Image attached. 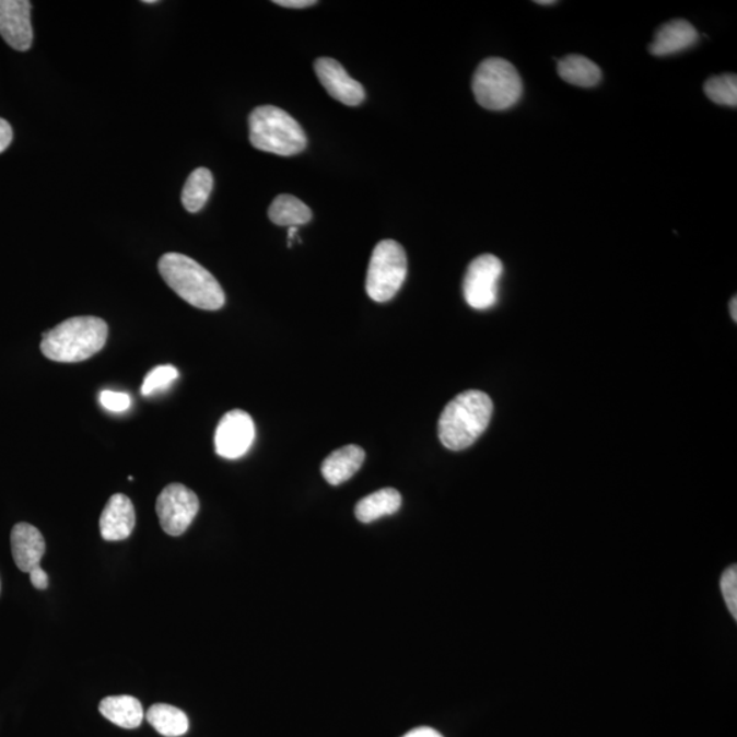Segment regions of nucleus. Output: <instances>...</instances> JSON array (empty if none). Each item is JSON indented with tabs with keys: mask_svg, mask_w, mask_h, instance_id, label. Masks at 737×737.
<instances>
[{
	"mask_svg": "<svg viewBox=\"0 0 737 737\" xmlns=\"http://www.w3.org/2000/svg\"><path fill=\"white\" fill-rule=\"evenodd\" d=\"M558 70L561 79L581 87L596 86L603 79V71L593 60L582 55H569L560 60Z\"/></svg>",
	"mask_w": 737,
	"mask_h": 737,
	"instance_id": "nucleus-19",
	"label": "nucleus"
},
{
	"mask_svg": "<svg viewBox=\"0 0 737 737\" xmlns=\"http://www.w3.org/2000/svg\"><path fill=\"white\" fill-rule=\"evenodd\" d=\"M178 377L179 372L177 367L173 365L156 366L147 374L144 383H142L141 394L151 396L159 393V390L167 389Z\"/></svg>",
	"mask_w": 737,
	"mask_h": 737,
	"instance_id": "nucleus-23",
	"label": "nucleus"
},
{
	"mask_svg": "<svg viewBox=\"0 0 737 737\" xmlns=\"http://www.w3.org/2000/svg\"><path fill=\"white\" fill-rule=\"evenodd\" d=\"M317 79L331 95L346 106H360L365 101V87L361 82L351 79L348 70L332 58H318L315 62Z\"/></svg>",
	"mask_w": 737,
	"mask_h": 737,
	"instance_id": "nucleus-10",
	"label": "nucleus"
},
{
	"mask_svg": "<svg viewBox=\"0 0 737 737\" xmlns=\"http://www.w3.org/2000/svg\"><path fill=\"white\" fill-rule=\"evenodd\" d=\"M30 576L33 586L38 588V590H46L48 587V575L40 565L36 566L35 570H32Z\"/></svg>",
	"mask_w": 737,
	"mask_h": 737,
	"instance_id": "nucleus-27",
	"label": "nucleus"
},
{
	"mask_svg": "<svg viewBox=\"0 0 737 737\" xmlns=\"http://www.w3.org/2000/svg\"><path fill=\"white\" fill-rule=\"evenodd\" d=\"M296 233H299V227L289 229V245L291 246V241H294Z\"/></svg>",
	"mask_w": 737,
	"mask_h": 737,
	"instance_id": "nucleus-31",
	"label": "nucleus"
},
{
	"mask_svg": "<svg viewBox=\"0 0 737 737\" xmlns=\"http://www.w3.org/2000/svg\"><path fill=\"white\" fill-rule=\"evenodd\" d=\"M102 716L125 729L139 728L144 722L145 713L141 702L134 697H107L98 705Z\"/></svg>",
	"mask_w": 737,
	"mask_h": 737,
	"instance_id": "nucleus-16",
	"label": "nucleus"
},
{
	"mask_svg": "<svg viewBox=\"0 0 737 737\" xmlns=\"http://www.w3.org/2000/svg\"><path fill=\"white\" fill-rule=\"evenodd\" d=\"M13 129L8 120L0 118V153H3L13 141Z\"/></svg>",
	"mask_w": 737,
	"mask_h": 737,
	"instance_id": "nucleus-26",
	"label": "nucleus"
},
{
	"mask_svg": "<svg viewBox=\"0 0 737 737\" xmlns=\"http://www.w3.org/2000/svg\"><path fill=\"white\" fill-rule=\"evenodd\" d=\"M11 552L16 566L22 572H30L40 565L46 553V541L35 526L16 524L11 530Z\"/></svg>",
	"mask_w": 737,
	"mask_h": 737,
	"instance_id": "nucleus-13",
	"label": "nucleus"
},
{
	"mask_svg": "<svg viewBox=\"0 0 737 737\" xmlns=\"http://www.w3.org/2000/svg\"><path fill=\"white\" fill-rule=\"evenodd\" d=\"M723 596L725 604L729 609V613L734 616V619H737V569L736 565L729 566L727 571L724 572L722 582Z\"/></svg>",
	"mask_w": 737,
	"mask_h": 737,
	"instance_id": "nucleus-24",
	"label": "nucleus"
},
{
	"mask_svg": "<svg viewBox=\"0 0 737 737\" xmlns=\"http://www.w3.org/2000/svg\"><path fill=\"white\" fill-rule=\"evenodd\" d=\"M159 272L169 289L198 309L219 311L225 304V294L217 278L190 257L167 253L159 260Z\"/></svg>",
	"mask_w": 737,
	"mask_h": 737,
	"instance_id": "nucleus-3",
	"label": "nucleus"
},
{
	"mask_svg": "<svg viewBox=\"0 0 737 737\" xmlns=\"http://www.w3.org/2000/svg\"><path fill=\"white\" fill-rule=\"evenodd\" d=\"M108 337L107 323L93 316L71 317L43 334L42 353L46 359L74 364L101 353Z\"/></svg>",
	"mask_w": 737,
	"mask_h": 737,
	"instance_id": "nucleus-2",
	"label": "nucleus"
},
{
	"mask_svg": "<svg viewBox=\"0 0 737 737\" xmlns=\"http://www.w3.org/2000/svg\"><path fill=\"white\" fill-rule=\"evenodd\" d=\"M366 458L365 451L359 445H346V447L334 451L326 460L323 461L321 472L329 486H342L354 477L364 465Z\"/></svg>",
	"mask_w": 737,
	"mask_h": 737,
	"instance_id": "nucleus-15",
	"label": "nucleus"
},
{
	"mask_svg": "<svg viewBox=\"0 0 737 737\" xmlns=\"http://www.w3.org/2000/svg\"><path fill=\"white\" fill-rule=\"evenodd\" d=\"M493 401L482 390L469 389L449 401L438 420V437L445 448L464 451L487 431Z\"/></svg>",
	"mask_w": 737,
	"mask_h": 737,
	"instance_id": "nucleus-1",
	"label": "nucleus"
},
{
	"mask_svg": "<svg viewBox=\"0 0 737 737\" xmlns=\"http://www.w3.org/2000/svg\"><path fill=\"white\" fill-rule=\"evenodd\" d=\"M134 526L136 510L133 503L122 493L114 494L108 500L101 516L103 540L109 542L124 541L133 533Z\"/></svg>",
	"mask_w": 737,
	"mask_h": 737,
	"instance_id": "nucleus-12",
	"label": "nucleus"
},
{
	"mask_svg": "<svg viewBox=\"0 0 737 737\" xmlns=\"http://www.w3.org/2000/svg\"><path fill=\"white\" fill-rule=\"evenodd\" d=\"M705 93L712 102L720 106L736 108L737 106V77L736 74H723L713 77L705 84Z\"/></svg>",
	"mask_w": 737,
	"mask_h": 737,
	"instance_id": "nucleus-22",
	"label": "nucleus"
},
{
	"mask_svg": "<svg viewBox=\"0 0 737 737\" xmlns=\"http://www.w3.org/2000/svg\"><path fill=\"white\" fill-rule=\"evenodd\" d=\"M249 137L256 150L279 156L299 155L307 145L301 125L284 109L274 106L253 109L249 117Z\"/></svg>",
	"mask_w": 737,
	"mask_h": 737,
	"instance_id": "nucleus-4",
	"label": "nucleus"
},
{
	"mask_svg": "<svg viewBox=\"0 0 737 737\" xmlns=\"http://www.w3.org/2000/svg\"><path fill=\"white\" fill-rule=\"evenodd\" d=\"M268 217L272 223L290 229L309 223L313 213L312 209L305 202H302L300 198L291 195H280L274 198L271 207H269Z\"/></svg>",
	"mask_w": 737,
	"mask_h": 737,
	"instance_id": "nucleus-18",
	"label": "nucleus"
},
{
	"mask_svg": "<svg viewBox=\"0 0 737 737\" xmlns=\"http://www.w3.org/2000/svg\"><path fill=\"white\" fill-rule=\"evenodd\" d=\"M730 316H733L734 320L737 321V300H736V296H734V300L730 301Z\"/></svg>",
	"mask_w": 737,
	"mask_h": 737,
	"instance_id": "nucleus-30",
	"label": "nucleus"
},
{
	"mask_svg": "<svg viewBox=\"0 0 737 737\" xmlns=\"http://www.w3.org/2000/svg\"><path fill=\"white\" fill-rule=\"evenodd\" d=\"M273 3L289 9H305L317 4L315 0H274Z\"/></svg>",
	"mask_w": 737,
	"mask_h": 737,
	"instance_id": "nucleus-28",
	"label": "nucleus"
},
{
	"mask_svg": "<svg viewBox=\"0 0 737 737\" xmlns=\"http://www.w3.org/2000/svg\"><path fill=\"white\" fill-rule=\"evenodd\" d=\"M145 4H156L157 0H144Z\"/></svg>",
	"mask_w": 737,
	"mask_h": 737,
	"instance_id": "nucleus-33",
	"label": "nucleus"
},
{
	"mask_svg": "<svg viewBox=\"0 0 737 737\" xmlns=\"http://www.w3.org/2000/svg\"><path fill=\"white\" fill-rule=\"evenodd\" d=\"M698 38L700 35L689 21L674 20L659 27L648 49L656 57H668L694 46Z\"/></svg>",
	"mask_w": 737,
	"mask_h": 737,
	"instance_id": "nucleus-14",
	"label": "nucleus"
},
{
	"mask_svg": "<svg viewBox=\"0 0 737 737\" xmlns=\"http://www.w3.org/2000/svg\"><path fill=\"white\" fill-rule=\"evenodd\" d=\"M503 271V262L493 255H482L471 261L464 280V294L472 309L488 311L498 304Z\"/></svg>",
	"mask_w": 737,
	"mask_h": 737,
	"instance_id": "nucleus-7",
	"label": "nucleus"
},
{
	"mask_svg": "<svg viewBox=\"0 0 737 737\" xmlns=\"http://www.w3.org/2000/svg\"><path fill=\"white\" fill-rule=\"evenodd\" d=\"M537 4H543V5H549V4H555L554 0H537Z\"/></svg>",
	"mask_w": 737,
	"mask_h": 737,
	"instance_id": "nucleus-32",
	"label": "nucleus"
},
{
	"mask_svg": "<svg viewBox=\"0 0 737 737\" xmlns=\"http://www.w3.org/2000/svg\"><path fill=\"white\" fill-rule=\"evenodd\" d=\"M256 438V426L244 410H231L220 420L214 433V451L224 459H239L249 453Z\"/></svg>",
	"mask_w": 737,
	"mask_h": 737,
	"instance_id": "nucleus-9",
	"label": "nucleus"
},
{
	"mask_svg": "<svg viewBox=\"0 0 737 737\" xmlns=\"http://www.w3.org/2000/svg\"><path fill=\"white\" fill-rule=\"evenodd\" d=\"M198 510L200 500L183 483H172L164 488L156 500V514L162 529L173 537L183 536L189 529Z\"/></svg>",
	"mask_w": 737,
	"mask_h": 737,
	"instance_id": "nucleus-8",
	"label": "nucleus"
},
{
	"mask_svg": "<svg viewBox=\"0 0 737 737\" xmlns=\"http://www.w3.org/2000/svg\"><path fill=\"white\" fill-rule=\"evenodd\" d=\"M472 92L481 107L503 112L514 107L524 93L518 70L503 58H488L472 77Z\"/></svg>",
	"mask_w": 737,
	"mask_h": 737,
	"instance_id": "nucleus-5",
	"label": "nucleus"
},
{
	"mask_svg": "<svg viewBox=\"0 0 737 737\" xmlns=\"http://www.w3.org/2000/svg\"><path fill=\"white\" fill-rule=\"evenodd\" d=\"M101 403L104 409L112 412H124L129 410L131 399L128 394L115 393V390H103L101 394Z\"/></svg>",
	"mask_w": 737,
	"mask_h": 737,
	"instance_id": "nucleus-25",
	"label": "nucleus"
},
{
	"mask_svg": "<svg viewBox=\"0 0 737 737\" xmlns=\"http://www.w3.org/2000/svg\"><path fill=\"white\" fill-rule=\"evenodd\" d=\"M401 737H443V736L440 735L436 729L429 727H421L411 729L410 733H407L405 736Z\"/></svg>",
	"mask_w": 737,
	"mask_h": 737,
	"instance_id": "nucleus-29",
	"label": "nucleus"
},
{
	"mask_svg": "<svg viewBox=\"0 0 737 737\" xmlns=\"http://www.w3.org/2000/svg\"><path fill=\"white\" fill-rule=\"evenodd\" d=\"M407 274L403 246L393 239L379 242L372 253L366 277V293L374 302L394 299Z\"/></svg>",
	"mask_w": 737,
	"mask_h": 737,
	"instance_id": "nucleus-6",
	"label": "nucleus"
},
{
	"mask_svg": "<svg viewBox=\"0 0 737 737\" xmlns=\"http://www.w3.org/2000/svg\"><path fill=\"white\" fill-rule=\"evenodd\" d=\"M400 507L401 494L394 488H384L362 499L355 505V516L362 524H372L384 516L398 513Z\"/></svg>",
	"mask_w": 737,
	"mask_h": 737,
	"instance_id": "nucleus-17",
	"label": "nucleus"
},
{
	"mask_svg": "<svg viewBox=\"0 0 737 737\" xmlns=\"http://www.w3.org/2000/svg\"><path fill=\"white\" fill-rule=\"evenodd\" d=\"M145 718L159 734L166 737H179L189 730L186 713L166 703H156L148 709Z\"/></svg>",
	"mask_w": 737,
	"mask_h": 737,
	"instance_id": "nucleus-20",
	"label": "nucleus"
},
{
	"mask_svg": "<svg viewBox=\"0 0 737 737\" xmlns=\"http://www.w3.org/2000/svg\"><path fill=\"white\" fill-rule=\"evenodd\" d=\"M31 10L30 0H0V36L16 51L32 47Z\"/></svg>",
	"mask_w": 737,
	"mask_h": 737,
	"instance_id": "nucleus-11",
	"label": "nucleus"
},
{
	"mask_svg": "<svg viewBox=\"0 0 737 737\" xmlns=\"http://www.w3.org/2000/svg\"><path fill=\"white\" fill-rule=\"evenodd\" d=\"M213 175L208 168H197L189 175L183 191V203L187 212H200L211 196Z\"/></svg>",
	"mask_w": 737,
	"mask_h": 737,
	"instance_id": "nucleus-21",
	"label": "nucleus"
}]
</instances>
